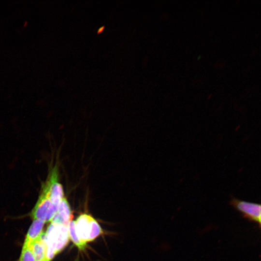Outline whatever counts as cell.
<instances>
[{
	"instance_id": "6da1fadb",
	"label": "cell",
	"mask_w": 261,
	"mask_h": 261,
	"mask_svg": "<svg viewBox=\"0 0 261 261\" xmlns=\"http://www.w3.org/2000/svg\"><path fill=\"white\" fill-rule=\"evenodd\" d=\"M74 222L77 236L85 244L94 241L103 233L99 223L90 214H81Z\"/></svg>"
},
{
	"instance_id": "7a4b0ae2",
	"label": "cell",
	"mask_w": 261,
	"mask_h": 261,
	"mask_svg": "<svg viewBox=\"0 0 261 261\" xmlns=\"http://www.w3.org/2000/svg\"><path fill=\"white\" fill-rule=\"evenodd\" d=\"M58 206L51 201L46 187L42 183L38 199L31 216L34 220L40 219L45 222L51 221L57 212Z\"/></svg>"
},
{
	"instance_id": "3957f363",
	"label": "cell",
	"mask_w": 261,
	"mask_h": 261,
	"mask_svg": "<svg viewBox=\"0 0 261 261\" xmlns=\"http://www.w3.org/2000/svg\"><path fill=\"white\" fill-rule=\"evenodd\" d=\"M230 203L235 208L241 212L244 217L259 223L261 221V206L260 204L240 200L233 198Z\"/></svg>"
},
{
	"instance_id": "277c9868",
	"label": "cell",
	"mask_w": 261,
	"mask_h": 261,
	"mask_svg": "<svg viewBox=\"0 0 261 261\" xmlns=\"http://www.w3.org/2000/svg\"><path fill=\"white\" fill-rule=\"evenodd\" d=\"M72 215L70 204L65 197L60 201L57 212L51 220V223L68 226Z\"/></svg>"
},
{
	"instance_id": "5b68a950",
	"label": "cell",
	"mask_w": 261,
	"mask_h": 261,
	"mask_svg": "<svg viewBox=\"0 0 261 261\" xmlns=\"http://www.w3.org/2000/svg\"><path fill=\"white\" fill-rule=\"evenodd\" d=\"M54 224L55 225L56 249L57 254L67 245L70 238L68 226L62 224Z\"/></svg>"
},
{
	"instance_id": "8992f818",
	"label": "cell",
	"mask_w": 261,
	"mask_h": 261,
	"mask_svg": "<svg viewBox=\"0 0 261 261\" xmlns=\"http://www.w3.org/2000/svg\"><path fill=\"white\" fill-rule=\"evenodd\" d=\"M45 222L40 219H34L27 234L24 245L31 246L42 234Z\"/></svg>"
},
{
	"instance_id": "52a82bcc",
	"label": "cell",
	"mask_w": 261,
	"mask_h": 261,
	"mask_svg": "<svg viewBox=\"0 0 261 261\" xmlns=\"http://www.w3.org/2000/svg\"><path fill=\"white\" fill-rule=\"evenodd\" d=\"M31 247L35 261H45L46 251L45 232H43L40 237L32 243Z\"/></svg>"
},
{
	"instance_id": "ba28073f",
	"label": "cell",
	"mask_w": 261,
	"mask_h": 261,
	"mask_svg": "<svg viewBox=\"0 0 261 261\" xmlns=\"http://www.w3.org/2000/svg\"><path fill=\"white\" fill-rule=\"evenodd\" d=\"M69 238L80 251H84L87 246V244L82 242L77 236L75 232L74 220H71L68 224Z\"/></svg>"
},
{
	"instance_id": "9c48e42d",
	"label": "cell",
	"mask_w": 261,
	"mask_h": 261,
	"mask_svg": "<svg viewBox=\"0 0 261 261\" xmlns=\"http://www.w3.org/2000/svg\"><path fill=\"white\" fill-rule=\"evenodd\" d=\"M19 261H35L31 246L23 245Z\"/></svg>"
},
{
	"instance_id": "30bf717a",
	"label": "cell",
	"mask_w": 261,
	"mask_h": 261,
	"mask_svg": "<svg viewBox=\"0 0 261 261\" xmlns=\"http://www.w3.org/2000/svg\"><path fill=\"white\" fill-rule=\"evenodd\" d=\"M27 21H26L24 24V26L26 27L27 26Z\"/></svg>"
}]
</instances>
